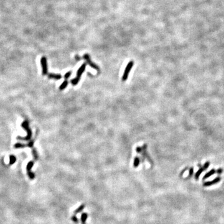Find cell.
<instances>
[{"label": "cell", "mask_w": 224, "mask_h": 224, "mask_svg": "<svg viewBox=\"0 0 224 224\" xmlns=\"http://www.w3.org/2000/svg\"><path fill=\"white\" fill-rule=\"evenodd\" d=\"M22 127L25 129L27 131V136L25 137H21V136H17V139L19 140H23V141H28L30 140L32 138V131L31 130V128L29 127V122L27 120H25L23 121L21 125Z\"/></svg>", "instance_id": "1"}, {"label": "cell", "mask_w": 224, "mask_h": 224, "mask_svg": "<svg viewBox=\"0 0 224 224\" xmlns=\"http://www.w3.org/2000/svg\"><path fill=\"white\" fill-rule=\"evenodd\" d=\"M86 65H87V64L84 63L81 65V67H80L79 70H77V77L75 79H72L71 80V83L73 85H77V83H79V82L80 81V77L82 76V74L83 73V72L85 71L86 68Z\"/></svg>", "instance_id": "2"}, {"label": "cell", "mask_w": 224, "mask_h": 224, "mask_svg": "<svg viewBox=\"0 0 224 224\" xmlns=\"http://www.w3.org/2000/svg\"><path fill=\"white\" fill-rule=\"evenodd\" d=\"M133 65H134V62L133 61H130L129 62H128V65H127L125 68V70L124 73H123V77H122V80L123 81H126L127 80L128 77V74L130 72L131 70L132 67H133Z\"/></svg>", "instance_id": "3"}, {"label": "cell", "mask_w": 224, "mask_h": 224, "mask_svg": "<svg viewBox=\"0 0 224 224\" xmlns=\"http://www.w3.org/2000/svg\"><path fill=\"white\" fill-rule=\"evenodd\" d=\"M83 58L85 60L86 62H87V63L90 66V67H92V68H94V69H95V70H96L97 71H99V70H100V69H99V67H98V66L96 65L95 64H94V62H92L91 59H90V55H88V54H84V55H83Z\"/></svg>", "instance_id": "4"}, {"label": "cell", "mask_w": 224, "mask_h": 224, "mask_svg": "<svg viewBox=\"0 0 224 224\" xmlns=\"http://www.w3.org/2000/svg\"><path fill=\"white\" fill-rule=\"evenodd\" d=\"M41 63L42 65V74L46 75L48 74V63H47V59L45 57H42L41 60Z\"/></svg>", "instance_id": "5"}, {"label": "cell", "mask_w": 224, "mask_h": 224, "mask_svg": "<svg viewBox=\"0 0 224 224\" xmlns=\"http://www.w3.org/2000/svg\"><path fill=\"white\" fill-rule=\"evenodd\" d=\"M33 165H34V162H33L32 161H30V162H28V165H27V167H26L28 174V176H29V178L31 179H33L35 177V175L33 174V173L31 172V171L32 167L33 166Z\"/></svg>", "instance_id": "6"}, {"label": "cell", "mask_w": 224, "mask_h": 224, "mask_svg": "<svg viewBox=\"0 0 224 224\" xmlns=\"http://www.w3.org/2000/svg\"><path fill=\"white\" fill-rule=\"evenodd\" d=\"M220 181H221V177H216V178H215L214 179H213L212 181L204 182V186H205V187H208V186H212V185L216 184L219 183Z\"/></svg>", "instance_id": "7"}, {"label": "cell", "mask_w": 224, "mask_h": 224, "mask_svg": "<svg viewBox=\"0 0 224 224\" xmlns=\"http://www.w3.org/2000/svg\"><path fill=\"white\" fill-rule=\"evenodd\" d=\"M34 144V141L31 140L30 141V142L29 143L26 144H21V143H16L15 144V148H24V147H29V148H32Z\"/></svg>", "instance_id": "8"}, {"label": "cell", "mask_w": 224, "mask_h": 224, "mask_svg": "<svg viewBox=\"0 0 224 224\" xmlns=\"http://www.w3.org/2000/svg\"><path fill=\"white\" fill-rule=\"evenodd\" d=\"M48 78H49V79H54L55 80H59L62 78V75L61 74H48Z\"/></svg>", "instance_id": "9"}, {"label": "cell", "mask_w": 224, "mask_h": 224, "mask_svg": "<svg viewBox=\"0 0 224 224\" xmlns=\"http://www.w3.org/2000/svg\"><path fill=\"white\" fill-rule=\"evenodd\" d=\"M215 173H216V171H215L214 169H212V170H210L209 172H208V173H206V174H205L204 176L203 177V179H207V178H208L209 177L212 176V175H214Z\"/></svg>", "instance_id": "10"}, {"label": "cell", "mask_w": 224, "mask_h": 224, "mask_svg": "<svg viewBox=\"0 0 224 224\" xmlns=\"http://www.w3.org/2000/svg\"><path fill=\"white\" fill-rule=\"evenodd\" d=\"M205 170H206V169H205L204 167V166L202 167H201V168H200V169L197 171V172L196 173V174H195V179H198V178L199 177V176H200V174H202V172Z\"/></svg>", "instance_id": "11"}, {"label": "cell", "mask_w": 224, "mask_h": 224, "mask_svg": "<svg viewBox=\"0 0 224 224\" xmlns=\"http://www.w3.org/2000/svg\"><path fill=\"white\" fill-rule=\"evenodd\" d=\"M67 85H68V81L67 80H65L63 82V83L59 87V90H63L64 89H65L67 87Z\"/></svg>", "instance_id": "12"}, {"label": "cell", "mask_w": 224, "mask_h": 224, "mask_svg": "<svg viewBox=\"0 0 224 224\" xmlns=\"http://www.w3.org/2000/svg\"><path fill=\"white\" fill-rule=\"evenodd\" d=\"M9 160H9V164H11V165L15 163L16 161V157L13 155H11L10 156H9Z\"/></svg>", "instance_id": "13"}, {"label": "cell", "mask_w": 224, "mask_h": 224, "mask_svg": "<svg viewBox=\"0 0 224 224\" xmlns=\"http://www.w3.org/2000/svg\"><path fill=\"white\" fill-rule=\"evenodd\" d=\"M87 217H88V215H87V214L86 213L82 214V216H81V220H82V224H85V222L87 220Z\"/></svg>", "instance_id": "14"}, {"label": "cell", "mask_w": 224, "mask_h": 224, "mask_svg": "<svg viewBox=\"0 0 224 224\" xmlns=\"http://www.w3.org/2000/svg\"><path fill=\"white\" fill-rule=\"evenodd\" d=\"M140 158H139L138 157H136L134 160V163H133V165H134V167H137L138 166H139L140 164Z\"/></svg>", "instance_id": "15"}, {"label": "cell", "mask_w": 224, "mask_h": 224, "mask_svg": "<svg viewBox=\"0 0 224 224\" xmlns=\"http://www.w3.org/2000/svg\"><path fill=\"white\" fill-rule=\"evenodd\" d=\"M85 207V204L81 205V206H80V207H79V208H78L76 210H75V212H74V214H78V213H79L80 212H81V211H82V210Z\"/></svg>", "instance_id": "16"}, {"label": "cell", "mask_w": 224, "mask_h": 224, "mask_svg": "<svg viewBox=\"0 0 224 224\" xmlns=\"http://www.w3.org/2000/svg\"><path fill=\"white\" fill-rule=\"evenodd\" d=\"M32 153H33V156H34V160H37L38 159V155H37V153L36 152V149H32Z\"/></svg>", "instance_id": "17"}, {"label": "cell", "mask_w": 224, "mask_h": 224, "mask_svg": "<svg viewBox=\"0 0 224 224\" xmlns=\"http://www.w3.org/2000/svg\"><path fill=\"white\" fill-rule=\"evenodd\" d=\"M71 74H72V72L71 71L68 72L66 73V74L64 75V79H65V80L68 79H69V78L70 77V75H71Z\"/></svg>", "instance_id": "18"}, {"label": "cell", "mask_w": 224, "mask_h": 224, "mask_svg": "<svg viewBox=\"0 0 224 224\" xmlns=\"http://www.w3.org/2000/svg\"><path fill=\"white\" fill-rule=\"evenodd\" d=\"M193 172H194V169H193L192 167H191V169H189V175L188 177H191L192 176Z\"/></svg>", "instance_id": "19"}, {"label": "cell", "mask_w": 224, "mask_h": 224, "mask_svg": "<svg viewBox=\"0 0 224 224\" xmlns=\"http://www.w3.org/2000/svg\"><path fill=\"white\" fill-rule=\"evenodd\" d=\"M71 219H72V221H74V222H78L77 218L75 216L72 217Z\"/></svg>", "instance_id": "20"}, {"label": "cell", "mask_w": 224, "mask_h": 224, "mask_svg": "<svg viewBox=\"0 0 224 224\" xmlns=\"http://www.w3.org/2000/svg\"><path fill=\"white\" fill-rule=\"evenodd\" d=\"M141 151H142V148H140V147H137V148H136V152H137V153H141Z\"/></svg>", "instance_id": "21"}, {"label": "cell", "mask_w": 224, "mask_h": 224, "mask_svg": "<svg viewBox=\"0 0 224 224\" xmlns=\"http://www.w3.org/2000/svg\"><path fill=\"white\" fill-rule=\"evenodd\" d=\"M222 171H223L222 169H219L217 170V171H216V173H217L218 174H220L222 173Z\"/></svg>", "instance_id": "22"}, {"label": "cell", "mask_w": 224, "mask_h": 224, "mask_svg": "<svg viewBox=\"0 0 224 224\" xmlns=\"http://www.w3.org/2000/svg\"><path fill=\"white\" fill-rule=\"evenodd\" d=\"M75 59L77 60V61H80V57H79V55H75Z\"/></svg>", "instance_id": "23"}]
</instances>
